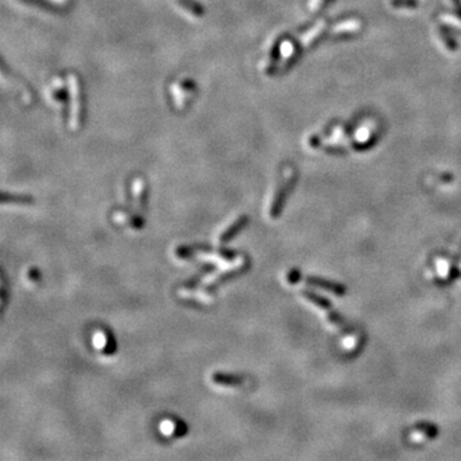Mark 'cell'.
I'll return each instance as SVG.
<instances>
[{
  "label": "cell",
  "mask_w": 461,
  "mask_h": 461,
  "mask_svg": "<svg viewBox=\"0 0 461 461\" xmlns=\"http://www.w3.org/2000/svg\"><path fill=\"white\" fill-rule=\"evenodd\" d=\"M247 224H249V217L245 214L241 215V217L238 218L237 220H235V222H233V223L231 224V226H229L223 233H222V236H220V238H219L220 245H227L228 242L232 241L233 238H235L238 233L241 232L242 229L246 228Z\"/></svg>",
  "instance_id": "3957f363"
},
{
  "label": "cell",
  "mask_w": 461,
  "mask_h": 461,
  "mask_svg": "<svg viewBox=\"0 0 461 461\" xmlns=\"http://www.w3.org/2000/svg\"><path fill=\"white\" fill-rule=\"evenodd\" d=\"M215 268H217V267H215V264H212V263H209V264L203 265V268L200 269L199 273H197L196 276H194V278H191L190 281H187V282L185 283V288H188V290H190V288L196 287L197 283H199L200 281H201V279L204 278V277L208 276V274L212 273V272H214Z\"/></svg>",
  "instance_id": "52a82bcc"
},
{
  "label": "cell",
  "mask_w": 461,
  "mask_h": 461,
  "mask_svg": "<svg viewBox=\"0 0 461 461\" xmlns=\"http://www.w3.org/2000/svg\"><path fill=\"white\" fill-rule=\"evenodd\" d=\"M28 278L29 279H32V281H37L38 278H40V272H38L37 269H31L28 272Z\"/></svg>",
  "instance_id": "9c48e42d"
},
{
  "label": "cell",
  "mask_w": 461,
  "mask_h": 461,
  "mask_svg": "<svg viewBox=\"0 0 461 461\" xmlns=\"http://www.w3.org/2000/svg\"><path fill=\"white\" fill-rule=\"evenodd\" d=\"M214 251H217V250L208 246V245H192V246H179L176 250V255L179 259H188L197 255V254H209L214 253Z\"/></svg>",
  "instance_id": "5b68a950"
},
{
  "label": "cell",
  "mask_w": 461,
  "mask_h": 461,
  "mask_svg": "<svg viewBox=\"0 0 461 461\" xmlns=\"http://www.w3.org/2000/svg\"><path fill=\"white\" fill-rule=\"evenodd\" d=\"M68 92H69V127L72 131H78L82 117V99L81 87L76 74H68Z\"/></svg>",
  "instance_id": "6da1fadb"
},
{
  "label": "cell",
  "mask_w": 461,
  "mask_h": 461,
  "mask_svg": "<svg viewBox=\"0 0 461 461\" xmlns=\"http://www.w3.org/2000/svg\"><path fill=\"white\" fill-rule=\"evenodd\" d=\"M1 203H15V204H31L33 203V197L29 195H18V194H6L1 195Z\"/></svg>",
  "instance_id": "ba28073f"
},
{
  "label": "cell",
  "mask_w": 461,
  "mask_h": 461,
  "mask_svg": "<svg viewBox=\"0 0 461 461\" xmlns=\"http://www.w3.org/2000/svg\"><path fill=\"white\" fill-rule=\"evenodd\" d=\"M249 268H250V263L246 262V263H242V264L238 265V267L232 268V269L226 270V272H223V273H220L219 276L214 279V281L208 283V285L204 287V292H206V294H212V292H215L222 285H224V283L229 282V281H232V279L237 278V277H240L244 273H246L247 270H249Z\"/></svg>",
  "instance_id": "7a4b0ae2"
},
{
  "label": "cell",
  "mask_w": 461,
  "mask_h": 461,
  "mask_svg": "<svg viewBox=\"0 0 461 461\" xmlns=\"http://www.w3.org/2000/svg\"><path fill=\"white\" fill-rule=\"evenodd\" d=\"M174 5L182 10L183 13H186V15L190 17H200L203 14V10L197 5L196 3H192L191 0H173Z\"/></svg>",
  "instance_id": "8992f818"
},
{
  "label": "cell",
  "mask_w": 461,
  "mask_h": 461,
  "mask_svg": "<svg viewBox=\"0 0 461 461\" xmlns=\"http://www.w3.org/2000/svg\"><path fill=\"white\" fill-rule=\"evenodd\" d=\"M213 383L223 387H238L245 383V378L242 376L232 373H214L212 376Z\"/></svg>",
  "instance_id": "277c9868"
}]
</instances>
